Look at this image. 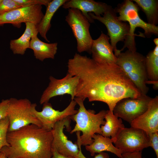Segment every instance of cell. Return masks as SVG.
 <instances>
[{"label": "cell", "mask_w": 158, "mask_h": 158, "mask_svg": "<svg viewBox=\"0 0 158 158\" xmlns=\"http://www.w3.org/2000/svg\"><path fill=\"white\" fill-rule=\"evenodd\" d=\"M68 73L78 77L75 97L106 103L113 111L124 98H135L141 93L116 63H99L76 53L67 63Z\"/></svg>", "instance_id": "obj_1"}, {"label": "cell", "mask_w": 158, "mask_h": 158, "mask_svg": "<svg viewBox=\"0 0 158 158\" xmlns=\"http://www.w3.org/2000/svg\"><path fill=\"white\" fill-rule=\"evenodd\" d=\"M53 137L51 130L31 124L8 132L9 144L0 152L7 158H51Z\"/></svg>", "instance_id": "obj_2"}, {"label": "cell", "mask_w": 158, "mask_h": 158, "mask_svg": "<svg viewBox=\"0 0 158 158\" xmlns=\"http://www.w3.org/2000/svg\"><path fill=\"white\" fill-rule=\"evenodd\" d=\"M74 100L79 108L76 114L70 117L76 123L70 133L76 132L77 141L81 145H90L93 142L92 137L95 134H101V126L105 124L104 117L107 110H103L95 114L94 111L86 109L83 99L75 97Z\"/></svg>", "instance_id": "obj_3"}, {"label": "cell", "mask_w": 158, "mask_h": 158, "mask_svg": "<svg viewBox=\"0 0 158 158\" xmlns=\"http://www.w3.org/2000/svg\"><path fill=\"white\" fill-rule=\"evenodd\" d=\"M139 8L132 0H124L118 4L114 10L119 14L118 19L121 21L128 22L129 23V32L128 35L124 41V45L121 50V52L126 47L132 51H136L134 33L137 28H140L144 31V35L147 37H150L152 35L158 36V26L147 23L140 17L138 11Z\"/></svg>", "instance_id": "obj_4"}, {"label": "cell", "mask_w": 158, "mask_h": 158, "mask_svg": "<svg viewBox=\"0 0 158 158\" xmlns=\"http://www.w3.org/2000/svg\"><path fill=\"white\" fill-rule=\"evenodd\" d=\"M116 64L119 66L134 84L139 92L147 95L149 87L145 65V59L141 54L128 50L120 52L116 56Z\"/></svg>", "instance_id": "obj_5"}, {"label": "cell", "mask_w": 158, "mask_h": 158, "mask_svg": "<svg viewBox=\"0 0 158 158\" xmlns=\"http://www.w3.org/2000/svg\"><path fill=\"white\" fill-rule=\"evenodd\" d=\"M9 100L7 114L9 121L8 132L31 124L42 127L41 123L31 111L32 103L29 99L11 98Z\"/></svg>", "instance_id": "obj_6"}, {"label": "cell", "mask_w": 158, "mask_h": 158, "mask_svg": "<svg viewBox=\"0 0 158 158\" xmlns=\"http://www.w3.org/2000/svg\"><path fill=\"white\" fill-rule=\"evenodd\" d=\"M65 20L71 28L77 43V51H86L91 54L93 40L89 31L90 23L87 18L79 10L68 9Z\"/></svg>", "instance_id": "obj_7"}, {"label": "cell", "mask_w": 158, "mask_h": 158, "mask_svg": "<svg viewBox=\"0 0 158 158\" xmlns=\"http://www.w3.org/2000/svg\"><path fill=\"white\" fill-rule=\"evenodd\" d=\"M88 14L92 19L99 21L106 26L111 44L116 56L119 53L116 47L117 44L119 41L124 42L128 36L129 32V25L118 19L114 9L110 6L102 16H96L92 13Z\"/></svg>", "instance_id": "obj_8"}, {"label": "cell", "mask_w": 158, "mask_h": 158, "mask_svg": "<svg viewBox=\"0 0 158 158\" xmlns=\"http://www.w3.org/2000/svg\"><path fill=\"white\" fill-rule=\"evenodd\" d=\"M112 142L123 153L142 152L150 147L148 135L141 129L131 127L122 129Z\"/></svg>", "instance_id": "obj_9"}, {"label": "cell", "mask_w": 158, "mask_h": 158, "mask_svg": "<svg viewBox=\"0 0 158 158\" xmlns=\"http://www.w3.org/2000/svg\"><path fill=\"white\" fill-rule=\"evenodd\" d=\"M152 99L141 94L137 98H124L116 104L113 113L118 118L130 124L146 111Z\"/></svg>", "instance_id": "obj_10"}, {"label": "cell", "mask_w": 158, "mask_h": 158, "mask_svg": "<svg viewBox=\"0 0 158 158\" xmlns=\"http://www.w3.org/2000/svg\"><path fill=\"white\" fill-rule=\"evenodd\" d=\"M43 104L42 111H39L36 109L37 104L32 103L31 110L41 123L42 127L47 130H51L57 122L76 114L78 111L75 109L77 103L74 100H71L68 106L61 111L54 109L49 102Z\"/></svg>", "instance_id": "obj_11"}, {"label": "cell", "mask_w": 158, "mask_h": 158, "mask_svg": "<svg viewBox=\"0 0 158 158\" xmlns=\"http://www.w3.org/2000/svg\"><path fill=\"white\" fill-rule=\"evenodd\" d=\"M49 80V85L41 97L40 101L41 104L49 102L54 97L66 94L71 95V100H74L78 81V77L67 73L61 79H57L51 76Z\"/></svg>", "instance_id": "obj_12"}, {"label": "cell", "mask_w": 158, "mask_h": 158, "mask_svg": "<svg viewBox=\"0 0 158 158\" xmlns=\"http://www.w3.org/2000/svg\"><path fill=\"white\" fill-rule=\"evenodd\" d=\"M70 117L57 122L51 130L53 137L52 149L61 154L76 157L79 152L78 145L68 140L63 132L64 127L68 128L70 126Z\"/></svg>", "instance_id": "obj_13"}, {"label": "cell", "mask_w": 158, "mask_h": 158, "mask_svg": "<svg viewBox=\"0 0 158 158\" xmlns=\"http://www.w3.org/2000/svg\"><path fill=\"white\" fill-rule=\"evenodd\" d=\"M42 8L40 5L21 7L0 15V25L11 23L18 26L23 23L30 22L37 25L44 15Z\"/></svg>", "instance_id": "obj_14"}, {"label": "cell", "mask_w": 158, "mask_h": 158, "mask_svg": "<svg viewBox=\"0 0 158 158\" xmlns=\"http://www.w3.org/2000/svg\"><path fill=\"white\" fill-rule=\"evenodd\" d=\"M131 127L141 129L148 135L158 132V96L152 98L147 110L130 124Z\"/></svg>", "instance_id": "obj_15"}, {"label": "cell", "mask_w": 158, "mask_h": 158, "mask_svg": "<svg viewBox=\"0 0 158 158\" xmlns=\"http://www.w3.org/2000/svg\"><path fill=\"white\" fill-rule=\"evenodd\" d=\"M109 37L102 32L97 39L93 40L91 49L92 59L99 63H116V56L109 42Z\"/></svg>", "instance_id": "obj_16"}, {"label": "cell", "mask_w": 158, "mask_h": 158, "mask_svg": "<svg viewBox=\"0 0 158 158\" xmlns=\"http://www.w3.org/2000/svg\"><path fill=\"white\" fill-rule=\"evenodd\" d=\"M109 6L106 3L93 0H67L62 7L64 9L74 8L79 10L90 23H92L94 22V20L88 15L89 13H93L96 16H101Z\"/></svg>", "instance_id": "obj_17"}, {"label": "cell", "mask_w": 158, "mask_h": 158, "mask_svg": "<svg viewBox=\"0 0 158 158\" xmlns=\"http://www.w3.org/2000/svg\"><path fill=\"white\" fill-rule=\"evenodd\" d=\"M92 138L93 142L85 146L86 150L90 153L91 156H94L96 153L108 151L114 154L119 158H121L122 152L113 145L112 140L110 137L95 134L93 135Z\"/></svg>", "instance_id": "obj_18"}, {"label": "cell", "mask_w": 158, "mask_h": 158, "mask_svg": "<svg viewBox=\"0 0 158 158\" xmlns=\"http://www.w3.org/2000/svg\"><path fill=\"white\" fill-rule=\"evenodd\" d=\"M37 35L32 37L29 46V48L33 50L36 59L41 61L47 59H54L57 51L58 43L44 42L38 38Z\"/></svg>", "instance_id": "obj_19"}, {"label": "cell", "mask_w": 158, "mask_h": 158, "mask_svg": "<svg viewBox=\"0 0 158 158\" xmlns=\"http://www.w3.org/2000/svg\"><path fill=\"white\" fill-rule=\"evenodd\" d=\"M25 24L26 28L23 35L19 38L10 41V48L14 54H24L27 49L29 48L32 37L38 33L35 24L30 22Z\"/></svg>", "instance_id": "obj_20"}, {"label": "cell", "mask_w": 158, "mask_h": 158, "mask_svg": "<svg viewBox=\"0 0 158 158\" xmlns=\"http://www.w3.org/2000/svg\"><path fill=\"white\" fill-rule=\"evenodd\" d=\"M67 0H51L46 7L44 15L39 23L36 25L38 32L47 41L49 42L47 37V34L51 27V22L55 13Z\"/></svg>", "instance_id": "obj_21"}, {"label": "cell", "mask_w": 158, "mask_h": 158, "mask_svg": "<svg viewBox=\"0 0 158 158\" xmlns=\"http://www.w3.org/2000/svg\"><path fill=\"white\" fill-rule=\"evenodd\" d=\"M105 123L101 126V135L111 137L113 141L120 131L125 127L122 120L115 115L112 111L108 110L104 117Z\"/></svg>", "instance_id": "obj_22"}, {"label": "cell", "mask_w": 158, "mask_h": 158, "mask_svg": "<svg viewBox=\"0 0 158 158\" xmlns=\"http://www.w3.org/2000/svg\"><path fill=\"white\" fill-rule=\"evenodd\" d=\"M145 14L147 23L157 26L158 23V1L133 0Z\"/></svg>", "instance_id": "obj_23"}, {"label": "cell", "mask_w": 158, "mask_h": 158, "mask_svg": "<svg viewBox=\"0 0 158 158\" xmlns=\"http://www.w3.org/2000/svg\"><path fill=\"white\" fill-rule=\"evenodd\" d=\"M145 59L148 80L158 81V46L148 53Z\"/></svg>", "instance_id": "obj_24"}, {"label": "cell", "mask_w": 158, "mask_h": 158, "mask_svg": "<svg viewBox=\"0 0 158 158\" xmlns=\"http://www.w3.org/2000/svg\"><path fill=\"white\" fill-rule=\"evenodd\" d=\"M8 126L9 121L7 116L0 120V151L3 147L9 146L7 140Z\"/></svg>", "instance_id": "obj_25"}, {"label": "cell", "mask_w": 158, "mask_h": 158, "mask_svg": "<svg viewBox=\"0 0 158 158\" xmlns=\"http://www.w3.org/2000/svg\"><path fill=\"white\" fill-rule=\"evenodd\" d=\"M20 7L13 0H2L0 2V15Z\"/></svg>", "instance_id": "obj_26"}, {"label": "cell", "mask_w": 158, "mask_h": 158, "mask_svg": "<svg viewBox=\"0 0 158 158\" xmlns=\"http://www.w3.org/2000/svg\"><path fill=\"white\" fill-rule=\"evenodd\" d=\"M21 7L36 5H44L47 7L51 0H13Z\"/></svg>", "instance_id": "obj_27"}, {"label": "cell", "mask_w": 158, "mask_h": 158, "mask_svg": "<svg viewBox=\"0 0 158 158\" xmlns=\"http://www.w3.org/2000/svg\"><path fill=\"white\" fill-rule=\"evenodd\" d=\"M148 135L150 143V147L153 148L155 152L157 158H158V132Z\"/></svg>", "instance_id": "obj_28"}, {"label": "cell", "mask_w": 158, "mask_h": 158, "mask_svg": "<svg viewBox=\"0 0 158 158\" xmlns=\"http://www.w3.org/2000/svg\"><path fill=\"white\" fill-rule=\"evenodd\" d=\"M9 99H3L0 102V120L7 116Z\"/></svg>", "instance_id": "obj_29"}, {"label": "cell", "mask_w": 158, "mask_h": 158, "mask_svg": "<svg viewBox=\"0 0 158 158\" xmlns=\"http://www.w3.org/2000/svg\"><path fill=\"white\" fill-rule=\"evenodd\" d=\"M78 145L79 149V152L76 158H87L82 153L81 150V145L78 143H77ZM109 156L108 154L104 152L98 153L97 154L95 155L94 158H109Z\"/></svg>", "instance_id": "obj_30"}, {"label": "cell", "mask_w": 158, "mask_h": 158, "mask_svg": "<svg viewBox=\"0 0 158 158\" xmlns=\"http://www.w3.org/2000/svg\"><path fill=\"white\" fill-rule=\"evenodd\" d=\"M142 152L123 153L121 158H145L142 157Z\"/></svg>", "instance_id": "obj_31"}, {"label": "cell", "mask_w": 158, "mask_h": 158, "mask_svg": "<svg viewBox=\"0 0 158 158\" xmlns=\"http://www.w3.org/2000/svg\"><path fill=\"white\" fill-rule=\"evenodd\" d=\"M52 156L51 158H76L75 157L67 156L61 154L55 149H52Z\"/></svg>", "instance_id": "obj_32"}, {"label": "cell", "mask_w": 158, "mask_h": 158, "mask_svg": "<svg viewBox=\"0 0 158 158\" xmlns=\"http://www.w3.org/2000/svg\"><path fill=\"white\" fill-rule=\"evenodd\" d=\"M0 158H7L4 153L0 152Z\"/></svg>", "instance_id": "obj_33"}, {"label": "cell", "mask_w": 158, "mask_h": 158, "mask_svg": "<svg viewBox=\"0 0 158 158\" xmlns=\"http://www.w3.org/2000/svg\"><path fill=\"white\" fill-rule=\"evenodd\" d=\"M153 42L156 46H158V38H156L154 39Z\"/></svg>", "instance_id": "obj_34"}, {"label": "cell", "mask_w": 158, "mask_h": 158, "mask_svg": "<svg viewBox=\"0 0 158 158\" xmlns=\"http://www.w3.org/2000/svg\"><path fill=\"white\" fill-rule=\"evenodd\" d=\"M2 0H0V2Z\"/></svg>", "instance_id": "obj_35"}]
</instances>
